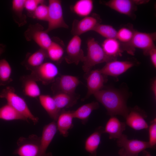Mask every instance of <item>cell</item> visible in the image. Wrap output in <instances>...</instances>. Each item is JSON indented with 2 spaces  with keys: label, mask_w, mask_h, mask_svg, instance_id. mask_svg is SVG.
Wrapping results in <instances>:
<instances>
[{
  "label": "cell",
  "mask_w": 156,
  "mask_h": 156,
  "mask_svg": "<svg viewBox=\"0 0 156 156\" xmlns=\"http://www.w3.org/2000/svg\"><path fill=\"white\" fill-rule=\"evenodd\" d=\"M96 100L107 110L111 116L120 115L125 118L128 114L126 99L122 94L114 89L101 90L93 94Z\"/></svg>",
  "instance_id": "cell-1"
},
{
  "label": "cell",
  "mask_w": 156,
  "mask_h": 156,
  "mask_svg": "<svg viewBox=\"0 0 156 156\" xmlns=\"http://www.w3.org/2000/svg\"><path fill=\"white\" fill-rule=\"evenodd\" d=\"M87 53L82 62V69L89 73L95 65L115 60L107 56L101 46L94 38H89L87 41Z\"/></svg>",
  "instance_id": "cell-2"
},
{
  "label": "cell",
  "mask_w": 156,
  "mask_h": 156,
  "mask_svg": "<svg viewBox=\"0 0 156 156\" xmlns=\"http://www.w3.org/2000/svg\"><path fill=\"white\" fill-rule=\"evenodd\" d=\"M0 98L5 99L7 104L32 120L34 125L38 122V118L33 114L25 100L16 93L13 87L8 86L3 89L0 93Z\"/></svg>",
  "instance_id": "cell-3"
},
{
  "label": "cell",
  "mask_w": 156,
  "mask_h": 156,
  "mask_svg": "<svg viewBox=\"0 0 156 156\" xmlns=\"http://www.w3.org/2000/svg\"><path fill=\"white\" fill-rule=\"evenodd\" d=\"M155 32L146 33L135 31L133 38L131 41L127 44L124 49L127 52L133 55L135 48L142 49L144 53L148 55L149 51L155 46L154 42L155 40Z\"/></svg>",
  "instance_id": "cell-4"
},
{
  "label": "cell",
  "mask_w": 156,
  "mask_h": 156,
  "mask_svg": "<svg viewBox=\"0 0 156 156\" xmlns=\"http://www.w3.org/2000/svg\"><path fill=\"white\" fill-rule=\"evenodd\" d=\"M48 27L45 31L48 33L59 28L68 29V26L64 18L62 2L60 0H49L48 5Z\"/></svg>",
  "instance_id": "cell-5"
},
{
  "label": "cell",
  "mask_w": 156,
  "mask_h": 156,
  "mask_svg": "<svg viewBox=\"0 0 156 156\" xmlns=\"http://www.w3.org/2000/svg\"><path fill=\"white\" fill-rule=\"evenodd\" d=\"M29 75L36 81H40L44 85L53 82L59 73L57 67L49 62H44L31 71Z\"/></svg>",
  "instance_id": "cell-6"
},
{
  "label": "cell",
  "mask_w": 156,
  "mask_h": 156,
  "mask_svg": "<svg viewBox=\"0 0 156 156\" xmlns=\"http://www.w3.org/2000/svg\"><path fill=\"white\" fill-rule=\"evenodd\" d=\"M40 137L32 134L28 137H20L17 142L18 147L15 154L19 156H37L39 151Z\"/></svg>",
  "instance_id": "cell-7"
},
{
  "label": "cell",
  "mask_w": 156,
  "mask_h": 156,
  "mask_svg": "<svg viewBox=\"0 0 156 156\" xmlns=\"http://www.w3.org/2000/svg\"><path fill=\"white\" fill-rule=\"evenodd\" d=\"M117 143L128 156H138L139 154L146 149L150 148L148 142L128 139L124 134L117 139Z\"/></svg>",
  "instance_id": "cell-8"
},
{
  "label": "cell",
  "mask_w": 156,
  "mask_h": 156,
  "mask_svg": "<svg viewBox=\"0 0 156 156\" xmlns=\"http://www.w3.org/2000/svg\"><path fill=\"white\" fill-rule=\"evenodd\" d=\"M148 1V0H110L104 3L106 6L119 13L132 17L136 10L137 5Z\"/></svg>",
  "instance_id": "cell-9"
},
{
  "label": "cell",
  "mask_w": 156,
  "mask_h": 156,
  "mask_svg": "<svg viewBox=\"0 0 156 156\" xmlns=\"http://www.w3.org/2000/svg\"><path fill=\"white\" fill-rule=\"evenodd\" d=\"M81 40L79 36H73L68 42L66 48V55L65 57L68 64L78 65L83 61L85 55L81 47Z\"/></svg>",
  "instance_id": "cell-10"
},
{
  "label": "cell",
  "mask_w": 156,
  "mask_h": 156,
  "mask_svg": "<svg viewBox=\"0 0 156 156\" xmlns=\"http://www.w3.org/2000/svg\"><path fill=\"white\" fill-rule=\"evenodd\" d=\"M54 82L52 89L55 93L60 92L70 94H74L80 83L77 77L69 75H62Z\"/></svg>",
  "instance_id": "cell-11"
},
{
  "label": "cell",
  "mask_w": 156,
  "mask_h": 156,
  "mask_svg": "<svg viewBox=\"0 0 156 156\" xmlns=\"http://www.w3.org/2000/svg\"><path fill=\"white\" fill-rule=\"evenodd\" d=\"M101 19L95 14L91 16L84 17L79 20L75 19L72 24L71 30L73 36L80 35L90 31H93L96 26L100 23Z\"/></svg>",
  "instance_id": "cell-12"
},
{
  "label": "cell",
  "mask_w": 156,
  "mask_h": 156,
  "mask_svg": "<svg viewBox=\"0 0 156 156\" xmlns=\"http://www.w3.org/2000/svg\"><path fill=\"white\" fill-rule=\"evenodd\" d=\"M57 131L56 122L53 121L45 125L40 137L39 151L37 156H51L47 150Z\"/></svg>",
  "instance_id": "cell-13"
},
{
  "label": "cell",
  "mask_w": 156,
  "mask_h": 156,
  "mask_svg": "<svg viewBox=\"0 0 156 156\" xmlns=\"http://www.w3.org/2000/svg\"><path fill=\"white\" fill-rule=\"evenodd\" d=\"M147 115L143 111L136 107L129 110L125 118L126 124L129 127L136 130L147 129L148 126L145 119Z\"/></svg>",
  "instance_id": "cell-14"
},
{
  "label": "cell",
  "mask_w": 156,
  "mask_h": 156,
  "mask_svg": "<svg viewBox=\"0 0 156 156\" xmlns=\"http://www.w3.org/2000/svg\"><path fill=\"white\" fill-rule=\"evenodd\" d=\"M134 65L131 62L115 60L107 62L100 70L104 75L116 77L124 73Z\"/></svg>",
  "instance_id": "cell-15"
},
{
  "label": "cell",
  "mask_w": 156,
  "mask_h": 156,
  "mask_svg": "<svg viewBox=\"0 0 156 156\" xmlns=\"http://www.w3.org/2000/svg\"><path fill=\"white\" fill-rule=\"evenodd\" d=\"M104 75L99 69L90 72L86 78L87 92L84 100L101 90L105 81Z\"/></svg>",
  "instance_id": "cell-16"
},
{
  "label": "cell",
  "mask_w": 156,
  "mask_h": 156,
  "mask_svg": "<svg viewBox=\"0 0 156 156\" xmlns=\"http://www.w3.org/2000/svg\"><path fill=\"white\" fill-rule=\"evenodd\" d=\"M74 118L73 111L62 110L56 121L57 131L63 137H66L69 131L73 126V120Z\"/></svg>",
  "instance_id": "cell-17"
},
{
  "label": "cell",
  "mask_w": 156,
  "mask_h": 156,
  "mask_svg": "<svg viewBox=\"0 0 156 156\" xmlns=\"http://www.w3.org/2000/svg\"><path fill=\"white\" fill-rule=\"evenodd\" d=\"M126 124L120 121L115 116H111L104 127V133H107L110 139H117L123 134Z\"/></svg>",
  "instance_id": "cell-18"
},
{
  "label": "cell",
  "mask_w": 156,
  "mask_h": 156,
  "mask_svg": "<svg viewBox=\"0 0 156 156\" xmlns=\"http://www.w3.org/2000/svg\"><path fill=\"white\" fill-rule=\"evenodd\" d=\"M103 133L104 127H99L86 139L84 148L90 156H96L97 151L101 142L102 135Z\"/></svg>",
  "instance_id": "cell-19"
},
{
  "label": "cell",
  "mask_w": 156,
  "mask_h": 156,
  "mask_svg": "<svg viewBox=\"0 0 156 156\" xmlns=\"http://www.w3.org/2000/svg\"><path fill=\"white\" fill-rule=\"evenodd\" d=\"M38 97L42 107L53 121L56 122L61 111L57 108L53 97L41 94Z\"/></svg>",
  "instance_id": "cell-20"
},
{
  "label": "cell",
  "mask_w": 156,
  "mask_h": 156,
  "mask_svg": "<svg viewBox=\"0 0 156 156\" xmlns=\"http://www.w3.org/2000/svg\"><path fill=\"white\" fill-rule=\"evenodd\" d=\"M56 105L60 111L71 107L77 103L78 98L74 94L57 92L52 96Z\"/></svg>",
  "instance_id": "cell-21"
},
{
  "label": "cell",
  "mask_w": 156,
  "mask_h": 156,
  "mask_svg": "<svg viewBox=\"0 0 156 156\" xmlns=\"http://www.w3.org/2000/svg\"><path fill=\"white\" fill-rule=\"evenodd\" d=\"M23 90L24 94L30 97H39L41 94L40 88L37 81L29 75L21 78Z\"/></svg>",
  "instance_id": "cell-22"
},
{
  "label": "cell",
  "mask_w": 156,
  "mask_h": 156,
  "mask_svg": "<svg viewBox=\"0 0 156 156\" xmlns=\"http://www.w3.org/2000/svg\"><path fill=\"white\" fill-rule=\"evenodd\" d=\"M101 47L105 54L114 60L122 55V51L120 43L116 39H106Z\"/></svg>",
  "instance_id": "cell-23"
},
{
  "label": "cell",
  "mask_w": 156,
  "mask_h": 156,
  "mask_svg": "<svg viewBox=\"0 0 156 156\" xmlns=\"http://www.w3.org/2000/svg\"><path fill=\"white\" fill-rule=\"evenodd\" d=\"M99 107V103L93 101L82 105L75 111H73L74 118L81 120L82 124L85 125L92 112Z\"/></svg>",
  "instance_id": "cell-24"
},
{
  "label": "cell",
  "mask_w": 156,
  "mask_h": 156,
  "mask_svg": "<svg viewBox=\"0 0 156 156\" xmlns=\"http://www.w3.org/2000/svg\"><path fill=\"white\" fill-rule=\"evenodd\" d=\"M47 57L46 50L40 48L29 56L24 64L27 69L31 71L44 63Z\"/></svg>",
  "instance_id": "cell-25"
},
{
  "label": "cell",
  "mask_w": 156,
  "mask_h": 156,
  "mask_svg": "<svg viewBox=\"0 0 156 156\" xmlns=\"http://www.w3.org/2000/svg\"><path fill=\"white\" fill-rule=\"evenodd\" d=\"M0 119L6 121L21 120L28 122V119L7 103L0 108Z\"/></svg>",
  "instance_id": "cell-26"
},
{
  "label": "cell",
  "mask_w": 156,
  "mask_h": 156,
  "mask_svg": "<svg viewBox=\"0 0 156 156\" xmlns=\"http://www.w3.org/2000/svg\"><path fill=\"white\" fill-rule=\"evenodd\" d=\"M31 36L40 48L46 50L53 42L48 33L43 30L41 26L32 31Z\"/></svg>",
  "instance_id": "cell-27"
},
{
  "label": "cell",
  "mask_w": 156,
  "mask_h": 156,
  "mask_svg": "<svg viewBox=\"0 0 156 156\" xmlns=\"http://www.w3.org/2000/svg\"><path fill=\"white\" fill-rule=\"evenodd\" d=\"M92 0H79L77 1L72 7L73 12L79 16L86 17L92 12L93 8Z\"/></svg>",
  "instance_id": "cell-28"
},
{
  "label": "cell",
  "mask_w": 156,
  "mask_h": 156,
  "mask_svg": "<svg viewBox=\"0 0 156 156\" xmlns=\"http://www.w3.org/2000/svg\"><path fill=\"white\" fill-rule=\"evenodd\" d=\"M12 68L8 61L3 59L0 60V86H5L12 82Z\"/></svg>",
  "instance_id": "cell-29"
},
{
  "label": "cell",
  "mask_w": 156,
  "mask_h": 156,
  "mask_svg": "<svg viewBox=\"0 0 156 156\" xmlns=\"http://www.w3.org/2000/svg\"><path fill=\"white\" fill-rule=\"evenodd\" d=\"M93 31L106 39H116L117 31L111 25L99 23Z\"/></svg>",
  "instance_id": "cell-30"
},
{
  "label": "cell",
  "mask_w": 156,
  "mask_h": 156,
  "mask_svg": "<svg viewBox=\"0 0 156 156\" xmlns=\"http://www.w3.org/2000/svg\"><path fill=\"white\" fill-rule=\"evenodd\" d=\"M48 57L54 62L59 61L64 53L63 48L58 43L52 42L46 49Z\"/></svg>",
  "instance_id": "cell-31"
},
{
  "label": "cell",
  "mask_w": 156,
  "mask_h": 156,
  "mask_svg": "<svg viewBox=\"0 0 156 156\" xmlns=\"http://www.w3.org/2000/svg\"><path fill=\"white\" fill-rule=\"evenodd\" d=\"M135 31L131 28L123 27L117 31L116 39L123 44L128 43L131 40Z\"/></svg>",
  "instance_id": "cell-32"
},
{
  "label": "cell",
  "mask_w": 156,
  "mask_h": 156,
  "mask_svg": "<svg viewBox=\"0 0 156 156\" xmlns=\"http://www.w3.org/2000/svg\"><path fill=\"white\" fill-rule=\"evenodd\" d=\"M33 13L34 17L35 18L47 21L49 14L48 5L44 3L41 4L38 6Z\"/></svg>",
  "instance_id": "cell-33"
},
{
  "label": "cell",
  "mask_w": 156,
  "mask_h": 156,
  "mask_svg": "<svg viewBox=\"0 0 156 156\" xmlns=\"http://www.w3.org/2000/svg\"><path fill=\"white\" fill-rule=\"evenodd\" d=\"M149 139L148 141L150 148H155L156 145V119L155 118L148 126Z\"/></svg>",
  "instance_id": "cell-34"
},
{
  "label": "cell",
  "mask_w": 156,
  "mask_h": 156,
  "mask_svg": "<svg viewBox=\"0 0 156 156\" xmlns=\"http://www.w3.org/2000/svg\"><path fill=\"white\" fill-rule=\"evenodd\" d=\"M44 2L43 0H25V8L29 12H33L39 5Z\"/></svg>",
  "instance_id": "cell-35"
},
{
  "label": "cell",
  "mask_w": 156,
  "mask_h": 156,
  "mask_svg": "<svg viewBox=\"0 0 156 156\" xmlns=\"http://www.w3.org/2000/svg\"><path fill=\"white\" fill-rule=\"evenodd\" d=\"M25 0H13L12 2V8L16 14H22L25 8Z\"/></svg>",
  "instance_id": "cell-36"
},
{
  "label": "cell",
  "mask_w": 156,
  "mask_h": 156,
  "mask_svg": "<svg viewBox=\"0 0 156 156\" xmlns=\"http://www.w3.org/2000/svg\"><path fill=\"white\" fill-rule=\"evenodd\" d=\"M148 55L150 56L151 61L155 68L156 67V48L155 46L148 51Z\"/></svg>",
  "instance_id": "cell-37"
},
{
  "label": "cell",
  "mask_w": 156,
  "mask_h": 156,
  "mask_svg": "<svg viewBox=\"0 0 156 156\" xmlns=\"http://www.w3.org/2000/svg\"><path fill=\"white\" fill-rule=\"evenodd\" d=\"M151 89L155 97H156V80L155 79L152 84Z\"/></svg>",
  "instance_id": "cell-38"
},
{
  "label": "cell",
  "mask_w": 156,
  "mask_h": 156,
  "mask_svg": "<svg viewBox=\"0 0 156 156\" xmlns=\"http://www.w3.org/2000/svg\"><path fill=\"white\" fill-rule=\"evenodd\" d=\"M142 152V156H153L149 152L146 151V150H144Z\"/></svg>",
  "instance_id": "cell-39"
},
{
  "label": "cell",
  "mask_w": 156,
  "mask_h": 156,
  "mask_svg": "<svg viewBox=\"0 0 156 156\" xmlns=\"http://www.w3.org/2000/svg\"><path fill=\"white\" fill-rule=\"evenodd\" d=\"M118 153L119 156H128L124 153L121 148H120L119 150Z\"/></svg>",
  "instance_id": "cell-40"
},
{
  "label": "cell",
  "mask_w": 156,
  "mask_h": 156,
  "mask_svg": "<svg viewBox=\"0 0 156 156\" xmlns=\"http://www.w3.org/2000/svg\"><path fill=\"white\" fill-rule=\"evenodd\" d=\"M4 47L3 45H0V56L4 52Z\"/></svg>",
  "instance_id": "cell-41"
}]
</instances>
